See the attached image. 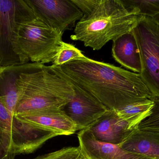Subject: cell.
<instances>
[{
	"instance_id": "6da1fadb",
	"label": "cell",
	"mask_w": 159,
	"mask_h": 159,
	"mask_svg": "<svg viewBox=\"0 0 159 159\" xmlns=\"http://www.w3.org/2000/svg\"><path fill=\"white\" fill-rule=\"evenodd\" d=\"M51 68L100 101L117 110L147 100H157L140 74L84 56Z\"/></svg>"
},
{
	"instance_id": "7a4b0ae2",
	"label": "cell",
	"mask_w": 159,
	"mask_h": 159,
	"mask_svg": "<svg viewBox=\"0 0 159 159\" xmlns=\"http://www.w3.org/2000/svg\"><path fill=\"white\" fill-rule=\"evenodd\" d=\"M17 85L18 98L14 116L62 109L75 93L71 83L50 65L37 63L21 65Z\"/></svg>"
},
{
	"instance_id": "3957f363",
	"label": "cell",
	"mask_w": 159,
	"mask_h": 159,
	"mask_svg": "<svg viewBox=\"0 0 159 159\" xmlns=\"http://www.w3.org/2000/svg\"><path fill=\"white\" fill-rule=\"evenodd\" d=\"M142 16L128 10L121 0H98L91 12L76 23L70 38L99 50L109 41L131 31Z\"/></svg>"
},
{
	"instance_id": "277c9868",
	"label": "cell",
	"mask_w": 159,
	"mask_h": 159,
	"mask_svg": "<svg viewBox=\"0 0 159 159\" xmlns=\"http://www.w3.org/2000/svg\"><path fill=\"white\" fill-rule=\"evenodd\" d=\"M35 17L26 0H0V66L28 63L19 47V29Z\"/></svg>"
},
{
	"instance_id": "5b68a950",
	"label": "cell",
	"mask_w": 159,
	"mask_h": 159,
	"mask_svg": "<svg viewBox=\"0 0 159 159\" xmlns=\"http://www.w3.org/2000/svg\"><path fill=\"white\" fill-rule=\"evenodd\" d=\"M62 35L36 16L20 25L19 47L28 63H52L62 41Z\"/></svg>"
},
{
	"instance_id": "8992f818",
	"label": "cell",
	"mask_w": 159,
	"mask_h": 159,
	"mask_svg": "<svg viewBox=\"0 0 159 159\" xmlns=\"http://www.w3.org/2000/svg\"><path fill=\"white\" fill-rule=\"evenodd\" d=\"M133 32L142 61L140 75L156 99L159 100V25L153 18L143 16Z\"/></svg>"
},
{
	"instance_id": "52a82bcc",
	"label": "cell",
	"mask_w": 159,
	"mask_h": 159,
	"mask_svg": "<svg viewBox=\"0 0 159 159\" xmlns=\"http://www.w3.org/2000/svg\"><path fill=\"white\" fill-rule=\"evenodd\" d=\"M37 17L63 33L75 26L83 16L72 0H26Z\"/></svg>"
},
{
	"instance_id": "ba28073f",
	"label": "cell",
	"mask_w": 159,
	"mask_h": 159,
	"mask_svg": "<svg viewBox=\"0 0 159 159\" xmlns=\"http://www.w3.org/2000/svg\"><path fill=\"white\" fill-rule=\"evenodd\" d=\"M70 82L75 93L62 111L76 124L77 130L88 129L108 109L93 96Z\"/></svg>"
},
{
	"instance_id": "9c48e42d",
	"label": "cell",
	"mask_w": 159,
	"mask_h": 159,
	"mask_svg": "<svg viewBox=\"0 0 159 159\" xmlns=\"http://www.w3.org/2000/svg\"><path fill=\"white\" fill-rule=\"evenodd\" d=\"M11 126L16 156L31 154L49 139L59 136L56 132L29 122L18 116H14Z\"/></svg>"
},
{
	"instance_id": "30bf717a",
	"label": "cell",
	"mask_w": 159,
	"mask_h": 159,
	"mask_svg": "<svg viewBox=\"0 0 159 159\" xmlns=\"http://www.w3.org/2000/svg\"><path fill=\"white\" fill-rule=\"evenodd\" d=\"M77 137L85 159H151L129 152L118 145L97 141L88 129L80 131Z\"/></svg>"
},
{
	"instance_id": "8fae6325",
	"label": "cell",
	"mask_w": 159,
	"mask_h": 159,
	"mask_svg": "<svg viewBox=\"0 0 159 159\" xmlns=\"http://www.w3.org/2000/svg\"><path fill=\"white\" fill-rule=\"evenodd\" d=\"M88 129L97 141L115 145L122 143L134 130L113 109H108Z\"/></svg>"
},
{
	"instance_id": "7c38bea8",
	"label": "cell",
	"mask_w": 159,
	"mask_h": 159,
	"mask_svg": "<svg viewBox=\"0 0 159 159\" xmlns=\"http://www.w3.org/2000/svg\"><path fill=\"white\" fill-rule=\"evenodd\" d=\"M112 54L115 60L123 67L141 73L142 61L133 30L113 41Z\"/></svg>"
},
{
	"instance_id": "4fadbf2b",
	"label": "cell",
	"mask_w": 159,
	"mask_h": 159,
	"mask_svg": "<svg viewBox=\"0 0 159 159\" xmlns=\"http://www.w3.org/2000/svg\"><path fill=\"white\" fill-rule=\"evenodd\" d=\"M20 117L29 122L56 132L59 135H71L78 131L76 124L62 109L47 110L32 115Z\"/></svg>"
},
{
	"instance_id": "5bb4252c",
	"label": "cell",
	"mask_w": 159,
	"mask_h": 159,
	"mask_svg": "<svg viewBox=\"0 0 159 159\" xmlns=\"http://www.w3.org/2000/svg\"><path fill=\"white\" fill-rule=\"evenodd\" d=\"M21 65L0 66V101L12 118L18 98L17 82Z\"/></svg>"
},
{
	"instance_id": "9a60e30c",
	"label": "cell",
	"mask_w": 159,
	"mask_h": 159,
	"mask_svg": "<svg viewBox=\"0 0 159 159\" xmlns=\"http://www.w3.org/2000/svg\"><path fill=\"white\" fill-rule=\"evenodd\" d=\"M120 147L131 153L151 159H159V138L152 133L139 129L133 131Z\"/></svg>"
},
{
	"instance_id": "2e32d148",
	"label": "cell",
	"mask_w": 159,
	"mask_h": 159,
	"mask_svg": "<svg viewBox=\"0 0 159 159\" xmlns=\"http://www.w3.org/2000/svg\"><path fill=\"white\" fill-rule=\"evenodd\" d=\"M155 101L147 100L126 105L115 110L120 118L126 121L132 129L138 128L139 124L150 115Z\"/></svg>"
},
{
	"instance_id": "e0dca14e",
	"label": "cell",
	"mask_w": 159,
	"mask_h": 159,
	"mask_svg": "<svg viewBox=\"0 0 159 159\" xmlns=\"http://www.w3.org/2000/svg\"><path fill=\"white\" fill-rule=\"evenodd\" d=\"M12 118L0 101V159H15L12 139Z\"/></svg>"
},
{
	"instance_id": "ac0fdd59",
	"label": "cell",
	"mask_w": 159,
	"mask_h": 159,
	"mask_svg": "<svg viewBox=\"0 0 159 159\" xmlns=\"http://www.w3.org/2000/svg\"><path fill=\"white\" fill-rule=\"evenodd\" d=\"M129 11L139 16L153 17L159 13V0H121Z\"/></svg>"
},
{
	"instance_id": "d6986e66",
	"label": "cell",
	"mask_w": 159,
	"mask_h": 159,
	"mask_svg": "<svg viewBox=\"0 0 159 159\" xmlns=\"http://www.w3.org/2000/svg\"><path fill=\"white\" fill-rule=\"evenodd\" d=\"M84 56L82 51L75 46L62 41L54 56L52 65L61 66L68 62L82 58Z\"/></svg>"
},
{
	"instance_id": "ffe728a7",
	"label": "cell",
	"mask_w": 159,
	"mask_h": 159,
	"mask_svg": "<svg viewBox=\"0 0 159 159\" xmlns=\"http://www.w3.org/2000/svg\"><path fill=\"white\" fill-rule=\"evenodd\" d=\"M138 129L154 134L159 138V100L155 104L150 115L138 126Z\"/></svg>"
},
{
	"instance_id": "44dd1931",
	"label": "cell",
	"mask_w": 159,
	"mask_h": 159,
	"mask_svg": "<svg viewBox=\"0 0 159 159\" xmlns=\"http://www.w3.org/2000/svg\"><path fill=\"white\" fill-rule=\"evenodd\" d=\"M34 159H85L79 147H63L60 150L39 156Z\"/></svg>"
},
{
	"instance_id": "7402d4cb",
	"label": "cell",
	"mask_w": 159,
	"mask_h": 159,
	"mask_svg": "<svg viewBox=\"0 0 159 159\" xmlns=\"http://www.w3.org/2000/svg\"><path fill=\"white\" fill-rule=\"evenodd\" d=\"M82 12L83 16L89 15L98 2V0H72Z\"/></svg>"
},
{
	"instance_id": "603a6c76",
	"label": "cell",
	"mask_w": 159,
	"mask_h": 159,
	"mask_svg": "<svg viewBox=\"0 0 159 159\" xmlns=\"http://www.w3.org/2000/svg\"><path fill=\"white\" fill-rule=\"evenodd\" d=\"M153 18V19L156 22H157V23L159 25V13L157 15H156V16H154Z\"/></svg>"
}]
</instances>
